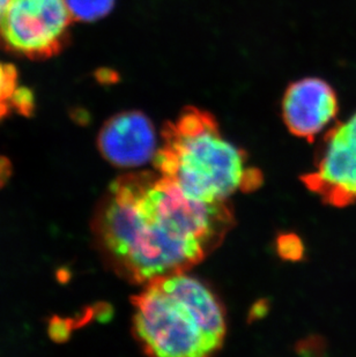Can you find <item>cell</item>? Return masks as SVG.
<instances>
[{
    "instance_id": "cell-5",
    "label": "cell",
    "mask_w": 356,
    "mask_h": 357,
    "mask_svg": "<svg viewBox=\"0 0 356 357\" xmlns=\"http://www.w3.org/2000/svg\"><path fill=\"white\" fill-rule=\"evenodd\" d=\"M302 181L327 205L346 207L356 202V112L327 133L315 172Z\"/></svg>"
},
{
    "instance_id": "cell-9",
    "label": "cell",
    "mask_w": 356,
    "mask_h": 357,
    "mask_svg": "<svg viewBox=\"0 0 356 357\" xmlns=\"http://www.w3.org/2000/svg\"><path fill=\"white\" fill-rule=\"evenodd\" d=\"M116 0H65L72 20L91 22L105 17L114 8Z\"/></svg>"
},
{
    "instance_id": "cell-2",
    "label": "cell",
    "mask_w": 356,
    "mask_h": 357,
    "mask_svg": "<svg viewBox=\"0 0 356 357\" xmlns=\"http://www.w3.org/2000/svg\"><path fill=\"white\" fill-rule=\"evenodd\" d=\"M133 297V328L148 355L207 356L221 348L225 311L212 290L186 272L156 278Z\"/></svg>"
},
{
    "instance_id": "cell-3",
    "label": "cell",
    "mask_w": 356,
    "mask_h": 357,
    "mask_svg": "<svg viewBox=\"0 0 356 357\" xmlns=\"http://www.w3.org/2000/svg\"><path fill=\"white\" fill-rule=\"evenodd\" d=\"M154 167L186 196L204 202H225L237 191L260 185V172L222 135L216 119L202 109L186 108L162 130Z\"/></svg>"
},
{
    "instance_id": "cell-6",
    "label": "cell",
    "mask_w": 356,
    "mask_h": 357,
    "mask_svg": "<svg viewBox=\"0 0 356 357\" xmlns=\"http://www.w3.org/2000/svg\"><path fill=\"white\" fill-rule=\"evenodd\" d=\"M338 98L331 84L320 78H304L289 84L283 100V119L296 137L313 138L336 119Z\"/></svg>"
},
{
    "instance_id": "cell-7",
    "label": "cell",
    "mask_w": 356,
    "mask_h": 357,
    "mask_svg": "<svg viewBox=\"0 0 356 357\" xmlns=\"http://www.w3.org/2000/svg\"><path fill=\"white\" fill-rule=\"evenodd\" d=\"M98 145L107 162L121 168H135L154 160L158 149L154 125L140 112L111 117L100 131Z\"/></svg>"
},
{
    "instance_id": "cell-10",
    "label": "cell",
    "mask_w": 356,
    "mask_h": 357,
    "mask_svg": "<svg viewBox=\"0 0 356 357\" xmlns=\"http://www.w3.org/2000/svg\"><path fill=\"white\" fill-rule=\"evenodd\" d=\"M280 255L287 257L288 259H296L301 257L302 245L299 238L292 236H283L279 239Z\"/></svg>"
},
{
    "instance_id": "cell-8",
    "label": "cell",
    "mask_w": 356,
    "mask_h": 357,
    "mask_svg": "<svg viewBox=\"0 0 356 357\" xmlns=\"http://www.w3.org/2000/svg\"><path fill=\"white\" fill-rule=\"evenodd\" d=\"M31 94L17 87V75L14 66L0 61V119L8 115L12 109L29 114L33 107Z\"/></svg>"
},
{
    "instance_id": "cell-1",
    "label": "cell",
    "mask_w": 356,
    "mask_h": 357,
    "mask_svg": "<svg viewBox=\"0 0 356 357\" xmlns=\"http://www.w3.org/2000/svg\"><path fill=\"white\" fill-rule=\"evenodd\" d=\"M234 225L225 202L186 196L160 174L135 172L111 184L95 219L98 243L132 282L188 272Z\"/></svg>"
},
{
    "instance_id": "cell-11",
    "label": "cell",
    "mask_w": 356,
    "mask_h": 357,
    "mask_svg": "<svg viewBox=\"0 0 356 357\" xmlns=\"http://www.w3.org/2000/svg\"><path fill=\"white\" fill-rule=\"evenodd\" d=\"M10 1V0H0V35H1V24H3V15L6 13Z\"/></svg>"
},
{
    "instance_id": "cell-4",
    "label": "cell",
    "mask_w": 356,
    "mask_h": 357,
    "mask_svg": "<svg viewBox=\"0 0 356 357\" xmlns=\"http://www.w3.org/2000/svg\"><path fill=\"white\" fill-rule=\"evenodd\" d=\"M71 21L65 0H10L1 36L24 56L51 57L61 50Z\"/></svg>"
}]
</instances>
